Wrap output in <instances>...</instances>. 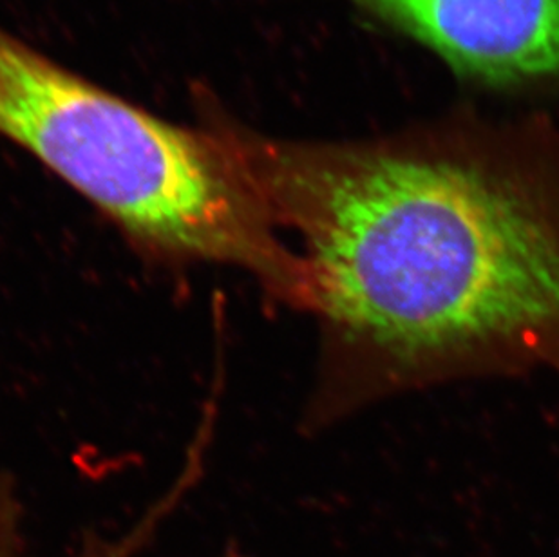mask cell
Segmentation results:
<instances>
[{"mask_svg":"<svg viewBox=\"0 0 559 557\" xmlns=\"http://www.w3.org/2000/svg\"><path fill=\"white\" fill-rule=\"evenodd\" d=\"M296 259L313 431L443 386L559 379V127L453 115L292 140L209 112Z\"/></svg>","mask_w":559,"mask_h":557,"instance_id":"6da1fadb","label":"cell"},{"mask_svg":"<svg viewBox=\"0 0 559 557\" xmlns=\"http://www.w3.org/2000/svg\"><path fill=\"white\" fill-rule=\"evenodd\" d=\"M0 137L175 263L230 266L277 305L296 299V261L216 132L145 111L0 27Z\"/></svg>","mask_w":559,"mask_h":557,"instance_id":"7a4b0ae2","label":"cell"},{"mask_svg":"<svg viewBox=\"0 0 559 557\" xmlns=\"http://www.w3.org/2000/svg\"><path fill=\"white\" fill-rule=\"evenodd\" d=\"M491 90L559 87V0H346Z\"/></svg>","mask_w":559,"mask_h":557,"instance_id":"3957f363","label":"cell"},{"mask_svg":"<svg viewBox=\"0 0 559 557\" xmlns=\"http://www.w3.org/2000/svg\"><path fill=\"white\" fill-rule=\"evenodd\" d=\"M209 557H250L249 554H245L241 548L236 547V545H228V547L223 548L219 553L212 554Z\"/></svg>","mask_w":559,"mask_h":557,"instance_id":"277c9868","label":"cell"}]
</instances>
